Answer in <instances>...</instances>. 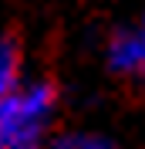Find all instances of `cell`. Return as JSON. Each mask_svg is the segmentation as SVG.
Returning a JSON list of instances; mask_svg holds the SVG:
<instances>
[{
  "label": "cell",
  "instance_id": "6da1fadb",
  "mask_svg": "<svg viewBox=\"0 0 145 149\" xmlns=\"http://www.w3.org/2000/svg\"><path fill=\"white\" fill-rule=\"evenodd\" d=\"M57 88L51 81H30L0 102V149H41L44 129L54 115Z\"/></svg>",
  "mask_w": 145,
  "mask_h": 149
},
{
  "label": "cell",
  "instance_id": "7a4b0ae2",
  "mask_svg": "<svg viewBox=\"0 0 145 149\" xmlns=\"http://www.w3.org/2000/svg\"><path fill=\"white\" fill-rule=\"evenodd\" d=\"M105 61L115 74L122 78H135L145 81V34L138 27H118L108 37L105 47Z\"/></svg>",
  "mask_w": 145,
  "mask_h": 149
},
{
  "label": "cell",
  "instance_id": "3957f363",
  "mask_svg": "<svg viewBox=\"0 0 145 149\" xmlns=\"http://www.w3.org/2000/svg\"><path fill=\"white\" fill-rule=\"evenodd\" d=\"M17 71H20L17 44L10 37H0V102L10 92H17Z\"/></svg>",
  "mask_w": 145,
  "mask_h": 149
},
{
  "label": "cell",
  "instance_id": "277c9868",
  "mask_svg": "<svg viewBox=\"0 0 145 149\" xmlns=\"http://www.w3.org/2000/svg\"><path fill=\"white\" fill-rule=\"evenodd\" d=\"M51 149H122V146L101 132H61L51 142Z\"/></svg>",
  "mask_w": 145,
  "mask_h": 149
},
{
  "label": "cell",
  "instance_id": "5b68a950",
  "mask_svg": "<svg viewBox=\"0 0 145 149\" xmlns=\"http://www.w3.org/2000/svg\"><path fill=\"white\" fill-rule=\"evenodd\" d=\"M138 31H142V34H145V10H142V24H138Z\"/></svg>",
  "mask_w": 145,
  "mask_h": 149
}]
</instances>
